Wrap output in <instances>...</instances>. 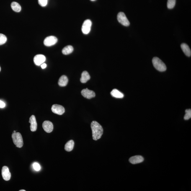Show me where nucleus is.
I'll return each instance as SVG.
<instances>
[{"label": "nucleus", "mask_w": 191, "mask_h": 191, "mask_svg": "<svg viewBox=\"0 0 191 191\" xmlns=\"http://www.w3.org/2000/svg\"><path fill=\"white\" fill-rule=\"evenodd\" d=\"M47 66V65H46V64L45 63H42V64L41 65V67L42 69H45V68H46Z\"/></svg>", "instance_id": "27"}, {"label": "nucleus", "mask_w": 191, "mask_h": 191, "mask_svg": "<svg viewBox=\"0 0 191 191\" xmlns=\"http://www.w3.org/2000/svg\"><path fill=\"white\" fill-rule=\"evenodd\" d=\"M74 49L71 45H68L63 49L62 53L65 55H68L72 53Z\"/></svg>", "instance_id": "19"}, {"label": "nucleus", "mask_w": 191, "mask_h": 191, "mask_svg": "<svg viewBox=\"0 0 191 191\" xmlns=\"http://www.w3.org/2000/svg\"><path fill=\"white\" fill-rule=\"evenodd\" d=\"M90 79V76L87 71H85L83 72L81 74V81L83 83H85L87 82Z\"/></svg>", "instance_id": "16"}, {"label": "nucleus", "mask_w": 191, "mask_h": 191, "mask_svg": "<svg viewBox=\"0 0 191 191\" xmlns=\"http://www.w3.org/2000/svg\"><path fill=\"white\" fill-rule=\"evenodd\" d=\"M91 126L92 130L93 140L97 141L102 137L103 134V128L98 122L96 121H93L91 122Z\"/></svg>", "instance_id": "1"}, {"label": "nucleus", "mask_w": 191, "mask_h": 191, "mask_svg": "<svg viewBox=\"0 0 191 191\" xmlns=\"http://www.w3.org/2000/svg\"><path fill=\"white\" fill-rule=\"evenodd\" d=\"M58 41L57 38L53 36L47 37L44 40V44L46 46L51 47L54 45Z\"/></svg>", "instance_id": "6"}, {"label": "nucleus", "mask_w": 191, "mask_h": 191, "mask_svg": "<svg viewBox=\"0 0 191 191\" xmlns=\"http://www.w3.org/2000/svg\"><path fill=\"white\" fill-rule=\"evenodd\" d=\"M33 60L35 65L37 66H40L44 63L46 60V58L44 55L39 54L36 55L34 57Z\"/></svg>", "instance_id": "11"}, {"label": "nucleus", "mask_w": 191, "mask_h": 191, "mask_svg": "<svg viewBox=\"0 0 191 191\" xmlns=\"http://www.w3.org/2000/svg\"><path fill=\"white\" fill-rule=\"evenodd\" d=\"M91 26H92V22L90 20L86 19L85 21L83 23L81 28L83 33L85 35L89 33L91 31Z\"/></svg>", "instance_id": "5"}, {"label": "nucleus", "mask_w": 191, "mask_h": 191, "mask_svg": "<svg viewBox=\"0 0 191 191\" xmlns=\"http://www.w3.org/2000/svg\"><path fill=\"white\" fill-rule=\"evenodd\" d=\"M51 110L54 113L59 115H63L65 112V109L63 106L57 104H53L52 106Z\"/></svg>", "instance_id": "7"}, {"label": "nucleus", "mask_w": 191, "mask_h": 191, "mask_svg": "<svg viewBox=\"0 0 191 191\" xmlns=\"http://www.w3.org/2000/svg\"><path fill=\"white\" fill-rule=\"evenodd\" d=\"M11 7L13 10L15 12H19L21 11V8L20 5L15 1L11 3Z\"/></svg>", "instance_id": "20"}, {"label": "nucleus", "mask_w": 191, "mask_h": 191, "mask_svg": "<svg viewBox=\"0 0 191 191\" xmlns=\"http://www.w3.org/2000/svg\"><path fill=\"white\" fill-rule=\"evenodd\" d=\"M33 168L36 171H40L41 169L40 166L37 163H33Z\"/></svg>", "instance_id": "25"}, {"label": "nucleus", "mask_w": 191, "mask_h": 191, "mask_svg": "<svg viewBox=\"0 0 191 191\" xmlns=\"http://www.w3.org/2000/svg\"><path fill=\"white\" fill-rule=\"evenodd\" d=\"M16 133V131H14V133Z\"/></svg>", "instance_id": "29"}, {"label": "nucleus", "mask_w": 191, "mask_h": 191, "mask_svg": "<svg viewBox=\"0 0 191 191\" xmlns=\"http://www.w3.org/2000/svg\"><path fill=\"white\" fill-rule=\"evenodd\" d=\"M176 0H168L167 7L168 9H172L175 6Z\"/></svg>", "instance_id": "21"}, {"label": "nucleus", "mask_w": 191, "mask_h": 191, "mask_svg": "<svg viewBox=\"0 0 191 191\" xmlns=\"http://www.w3.org/2000/svg\"><path fill=\"white\" fill-rule=\"evenodd\" d=\"M68 80L67 77L66 76H62L60 78L58 81V84L61 87H64L66 86L68 84Z\"/></svg>", "instance_id": "15"}, {"label": "nucleus", "mask_w": 191, "mask_h": 191, "mask_svg": "<svg viewBox=\"0 0 191 191\" xmlns=\"http://www.w3.org/2000/svg\"><path fill=\"white\" fill-rule=\"evenodd\" d=\"M81 94L83 97L89 99H91L95 96V92L94 91L89 90L88 88L83 90L81 91Z\"/></svg>", "instance_id": "8"}, {"label": "nucleus", "mask_w": 191, "mask_h": 191, "mask_svg": "<svg viewBox=\"0 0 191 191\" xmlns=\"http://www.w3.org/2000/svg\"><path fill=\"white\" fill-rule=\"evenodd\" d=\"M185 114L184 117V120H188L191 117V110L190 109L185 110Z\"/></svg>", "instance_id": "23"}, {"label": "nucleus", "mask_w": 191, "mask_h": 191, "mask_svg": "<svg viewBox=\"0 0 191 191\" xmlns=\"http://www.w3.org/2000/svg\"><path fill=\"white\" fill-rule=\"evenodd\" d=\"M42 127L44 130L47 133H51L53 130V123L49 121H45L42 124Z\"/></svg>", "instance_id": "9"}, {"label": "nucleus", "mask_w": 191, "mask_h": 191, "mask_svg": "<svg viewBox=\"0 0 191 191\" xmlns=\"http://www.w3.org/2000/svg\"><path fill=\"white\" fill-rule=\"evenodd\" d=\"M152 63L155 68L158 71L164 72L167 69L165 64L157 57H154L153 58Z\"/></svg>", "instance_id": "2"}, {"label": "nucleus", "mask_w": 191, "mask_h": 191, "mask_svg": "<svg viewBox=\"0 0 191 191\" xmlns=\"http://www.w3.org/2000/svg\"><path fill=\"white\" fill-rule=\"evenodd\" d=\"M48 0H38L39 4L42 7H44L48 4Z\"/></svg>", "instance_id": "24"}, {"label": "nucleus", "mask_w": 191, "mask_h": 191, "mask_svg": "<svg viewBox=\"0 0 191 191\" xmlns=\"http://www.w3.org/2000/svg\"><path fill=\"white\" fill-rule=\"evenodd\" d=\"M144 158L141 156H135L131 157L129 161L132 164H136L143 162Z\"/></svg>", "instance_id": "12"}, {"label": "nucleus", "mask_w": 191, "mask_h": 191, "mask_svg": "<svg viewBox=\"0 0 191 191\" xmlns=\"http://www.w3.org/2000/svg\"><path fill=\"white\" fill-rule=\"evenodd\" d=\"M25 191L26 190H19V191Z\"/></svg>", "instance_id": "28"}, {"label": "nucleus", "mask_w": 191, "mask_h": 191, "mask_svg": "<svg viewBox=\"0 0 191 191\" xmlns=\"http://www.w3.org/2000/svg\"><path fill=\"white\" fill-rule=\"evenodd\" d=\"M110 94L113 97L116 98L122 99L124 97V94L116 89L113 90Z\"/></svg>", "instance_id": "17"}, {"label": "nucleus", "mask_w": 191, "mask_h": 191, "mask_svg": "<svg viewBox=\"0 0 191 191\" xmlns=\"http://www.w3.org/2000/svg\"><path fill=\"white\" fill-rule=\"evenodd\" d=\"M6 104L2 101L0 100V108H3L5 107Z\"/></svg>", "instance_id": "26"}, {"label": "nucleus", "mask_w": 191, "mask_h": 191, "mask_svg": "<svg viewBox=\"0 0 191 191\" xmlns=\"http://www.w3.org/2000/svg\"><path fill=\"white\" fill-rule=\"evenodd\" d=\"M118 22L125 26H128L130 25L129 21L127 19L125 14L123 12L119 13L117 15Z\"/></svg>", "instance_id": "4"}, {"label": "nucleus", "mask_w": 191, "mask_h": 191, "mask_svg": "<svg viewBox=\"0 0 191 191\" xmlns=\"http://www.w3.org/2000/svg\"><path fill=\"white\" fill-rule=\"evenodd\" d=\"M12 138L13 142L18 148L22 147L23 146V140L22 135L19 133H14L12 134Z\"/></svg>", "instance_id": "3"}, {"label": "nucleus", "mask_w": 191, "mask_h": 191, "mask_svg": "<svg viewBox=\"0 0 191 191\" xmlns=\"http://www.w3.org/2000/svg\"><path fill=\"white\" fill-rule=\"evenodd\" d=\"M29 122L31 124V130L32 132L36 131L37 128V124L35 115H32L29 118Z\"/></svg>", "instance_id": "13"}, {"label": "nucleus", "mask_w": 191, "mask_h": 191, "mask_svg": "<svg viewBox=\"0 0 191 191\" xmlns=\"http://www.w3.org/2000/svg\"><path fill=\"white\" fill-rule=\"evenodd\" d=\"M91 1H95V0H91Z\"/></svg>", "instance_id": "30"}, {"label": "nucleus", "mask_w": 191, "mask_h": 191, "mask_svg": "<svg viewBox=\"0 0 191 191\" xmlns=\"http://www.w3.org/2000/svg\"><path fill=\"white\" fill-rule=\"evenodd\" d=\"M74 143L72 140H70L66 143L65 145V149L67 151H72L74 148Z\"/></svg>", "instance_id": "18"}, {"label": "nucleus", "mask_w": 191, "mask_h": 191, "mask_svg": "<svg viewBox=\"0 0 191 191\" xmlns=\"http://www.w3.org/2000/svg\"><path fill=\"white\" fill-rule=\"evenodd\" d=\"M181 48L186 56L188 57L191 56V50L189 46L187 44L182 43L181 45Z\"/></svg>", "instance_id": "14"}, {"label": "nucleus", "mask_w": 191, "mask_h": 191, "mask_svg": "<svg viewBox=\"0 0 191 191\" xmlns=\"http://www.w3.org/2000/svg\"><path fill=\"white\" fill-rule=\"evenodd\" d=\"M1 174L3 179L6 181H8L10 179L11 174L9 168L6 166H4L1 170Z\"/></svg>", "instance_id": "10"}, {"label": "nucleus", "mask_w": 191, "mask_h": 191, "mask_svg": "<svg viewBox=\"0 0 191 191\" xmlns=\"http://www.w3.org/2000/svg\"><path fill=\"white\" fill-rule=\"evenodd\" d=\"M1 67H0V72H1Z\"/></svg>", "instance_id": "31"}, {"label": "nucleus", "mask_w": 191, "mask_h": 191, "mask_svg": "<svg viewBox=\"0 0 191 191\" xmlns=\"http://www.w3.org/2000/svg\"><path fill=\"white\" fill-rule=\"evenodd\" d=\"M7 41V38L5 35L0 33V45L4 44Z\"/></svg>", "instance_id": "22"}]
</instances>
